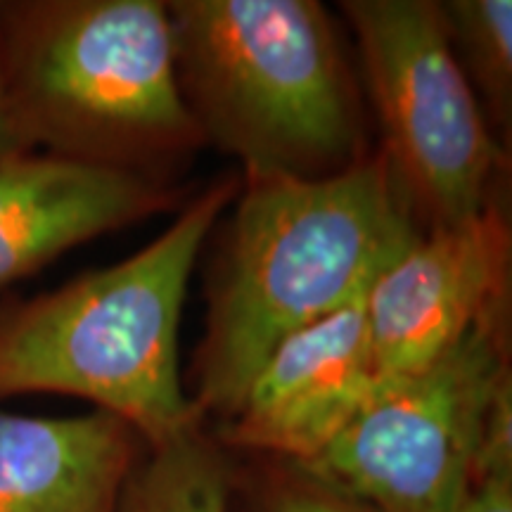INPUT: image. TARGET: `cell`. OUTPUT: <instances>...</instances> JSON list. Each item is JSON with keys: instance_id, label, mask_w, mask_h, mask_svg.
Returning a JSON list of instances; mask_svg holds the SVG:
<instances>
[{"instance_id": "cell-1", "label": "cell", "mask_w": 512, "mask_h": 512, "mask_svg": "<svg viewBox=\"0 0 512 512\" xmlns=\"http://www.w3.org/2000/svg\"><path fill=\"white\" fill-rule=\"evenodd\" d=\"M422 233L377 150L328 178H247L192 366L197 413L233 418L285 339L366 297Z\"/></svg>"}, {"instance_id": "cell-2", "label": "cell", "mask_w": 512, "mask_h": 512, "mask_svg": "<svg viewBox=\"0 0 512 512\" xmlns=\"http://www.w3.org/2000/svg\"><path fill=\"white\" fill-rule=\"evenodd\" d=\"M238 195L240 181L221 178L128 259L0 304V399L76 396L150 448L200 427L183 389L178 328L204 240Z\"/></svg>"}, {"instance_id": "cell-3", "label": "cell", "mask_w": 512, "mask_h": 512, "mask_svg": "<svg viewBox=\"0 0 512 512\" xmlns=\"http://www.w3.org/2000/svg\"><path fill=\"white\" fill-rule=\"evenodd\" d=\"M0 83L17 150L166 178L204 145L164 0H0Z\"/></svg>"}, {"instance_id": "cell-4", "label": "cell", "mask_w": 512, "mask_h": 512, "mask_svg": "<svg viewBox=\"0 0 512 512\" xmlns=\"http://www.w3.org/2000/svg\"><path fill=\"white\" fill-rule=\"evenodd\" d=\"M178 88L245 178H328L370 152L366 107L318 0H171Z\"/></svg>"}, {"instance_id": "cell-5", "label": "cell", "mask_w": 512, "mask_h": 512, "mask_svg": "<svg viewBox=\"0 0 512 512\" xmlns=\"http://www.w3.org/2000/svg\"><path fill=\"white\" fill-rule=\"evenodd\" d=\"M510 375V302L437 361L380 377L316 458L294 465L375 512H453L475 479L486 422Z\"/></svg>"}, {"instance_id": "cell-6", "label": "cell", "mask_w": 512, "mask_h": 512, "mask_svg": "<svg viewBox=\"0 0 512 512\" xmlns=\"http://www.w3.org/2000/svg\"><path fill=\"white\" fill-rule=\"evenodd\" d=\"M363 86L422 230L453 226L496 200L503 147L467 83L432 0H344Z\"/></svg>"}, {"instance_id": "cell-7", "label": "cell", "mask_w": 512, "mask_h": 512, "mask_svg": "<svg viewBox=\"0 0 512 512\" xmlns=\"http://www.w3.org/2000/svg\"><path fill=\"white\" fill-rule=\"evenodd\" d=\"M510 256L501 202L463 223L425 230L366 294L377 375L418 373L484 313L510 302Z\"/></svg>"}, {"instance_id": "cell-8", "label": "cell", "mask_w": 512, "mask_h": 512, "mask_svg": "<svg viewBox=\"0 0 512 512\" xmlns=\"http://www.w3.org/2000/svg\"><path fill=\"white\" fill-rule=\"evenodd\" d=\"M380 380L366 297L285 339L223 422L230 446L309 463L361 411Z\"/></svg>"}, {"instance_id": "cell-9", "label": "cell", "mask_w": 512, "mask_h": 512, "mask_svg": "<svg viewBox=\"0 0 512 512\" xmlns=\"http://www.w3.org/2000/svg\"><path fill=\"white\" fill-rule=\"evenodd\" d=\"M176 204L169 178L38 150L0 152V292L69 249Z\"/></svg>"}, {"instance_id": "cell-10", "label": "cell", "mask_w": 512, "mask_h": 512, "mask_svg": "<svg viewBox=\"0 0 512 512\" xmlns=\"http://www.w3.org/2000/svg\"><path fill=\"white\" fill-rule=\"evenodd\" d=\"M140 441L105 411L72 418L0 411V512H117Z\"/></svg>"}, {"instance_id": "cell-11", "label": "cell", "mask_w": 512, "mask_h": 512, "mask_svg": "<svg viewBox=\"0 0 512 512\" xmlns=\"http://www.w3.org/2000/svg\"><path fill=\"white\" fill-rule=\"evenodd\" d=\"M230 470L200 427L150 448L121 491L117 512H228Z\"/></svg>"}, {"instance_id": "cell-12", "label": "cell", "mask_w": 512, "mask_h": 512, "mask_svg": "<svg viewBox=\"0 0 512 512\" xmlns=\"http://www.w3.org/2000/svg\"><path fill=\"white\" fill-rule=\"evenodd\" d=\"M448 46L475 91L486 119L510 140L512 112V3L446 0L439 3Z\"/></svg>"}, {"instance_id": "cell-13", "label": "cell", "mask_w": 512, "mask_h": 512, "mask_svg": "<svg viewBox=\"0 0 512 512\" xmlns=\"http://www.w3.org/2000/svg\"><path fill=\"white\" fill-rule=\"evenodd\" d=\"M261 512H375L354 498L320 484L297 467L292 477L280 479L264 498Z\"/></svg>"}, {"instance_id": "cell-14", "label": "cell", "mask_w": 512, "mask_h": 512, "mask_svg": "<svg viewBox=\"0 0 512 512\" xmlns=\"http://www.w3.org/2000/svg\"><path fill=\"white\" fill-rule=\"evenodd\" d=\"M453 512H512V467L479 472Z\"/></svg>"}, {"instance_id": "cell-15", "label": "cell", "mask_w": 512, "mask_h": 512, "mask_svg": "<svg viewBox=\"0 0 512 512\" xmlns=\"http://www.w3.org/2000/svg\"><path fill=\"white\" fill-rule=\"evenodd\" d=\"M17 150L15 143L10 138V128H8V117H5V98H3V83H0V152H10Z\"/></svg>"}]
</instances>
